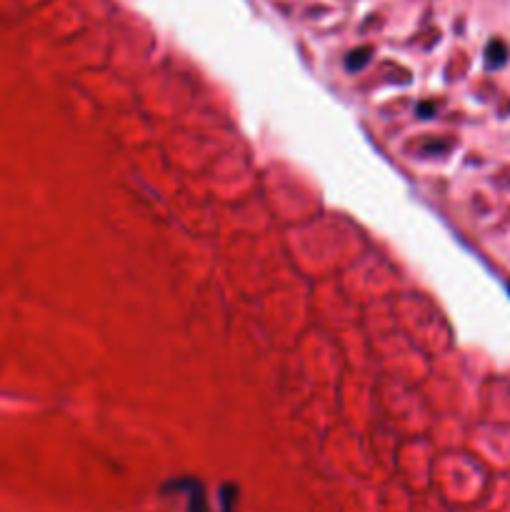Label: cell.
I'll use <instances>...</instances> for the list:
<instances>
[{"instance_id":"3957f363","label":"cell","mask_w":510,"mask_h":512,"mask_svg":"<svg viewBox=\"0 0 510 512\" xmlns=\"http://www.w3.org/2000/svg\"><path fill=\"white\" fill-rule=\"evenodd\" d=\"M508 293H510V285H508Z\"/></svg>"},{"instance_id":"6da1fadb","label":"cell","mask_w":510,"mask_h":512,"mask_svg":"<svg viewBox=\"0 0 510 512\" xmlns=\"http://www.w3.org/2000/svg\"><path fill=\"white\" fill-rule=\"evenodd\" d=\"M505 63H508V45H505L503 40H490L488 48H485V65H488L490 70H495L503 68Z\"/></svg>"},{"instance_id":"7a4b0ae2","label":"cell","mask_w":510,"mask_h":512,"mask_svg":"<svg viewBox=\"0 0 510 512\" xmlns=\"http://www.w3.org/2000/svg\"><path fill=\"white\" fill-rule=\"evenodd\" d=\"M368 58H370V50H368V48L358 50V53H350V55H348V70L363 68V65L368 63Z\"/></svg>"}]
</instances>
